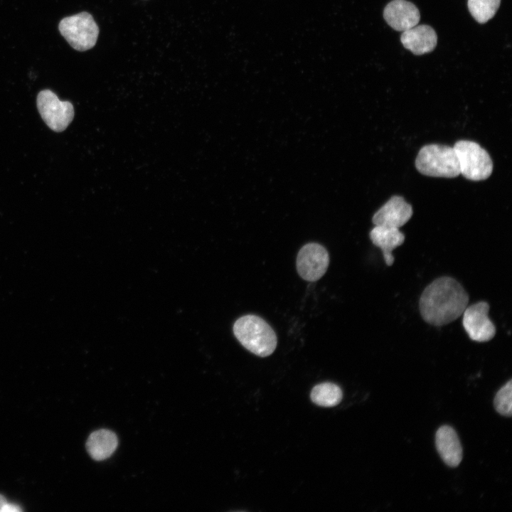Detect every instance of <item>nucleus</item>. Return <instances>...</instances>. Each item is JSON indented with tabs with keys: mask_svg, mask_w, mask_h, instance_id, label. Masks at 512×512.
Listing matches in <instances>:
<instances>
[{
	"mask_svg": "<svg viewBox=\"0 0 512 512\" xmlns=\"http://www.w3.org/2000/svg\"><path fill=\"white\" fill-rule=\"evenodd\" d=\"M413 213L410 204L399 196L391 197L372 218L375 225L399 228L403 226Z\"/></svg>",
	"mask_w": 512,
	"mask_h": 512,
	"instance_id": "obj_9",
	"label": "nucleus"
},
{
	"mask_svg": "<svg viewBox=\"0 0 512 512\" xmlns=\"http://www.w3.org/2000/svg\"><path fill=\"white\" fill-rule=\"evenodd\" d=\"M435 444L444 462L452 467L458 466L462 459V448L455 430L447 425L438 429Z\"/></svg>",
	"mask_w": 512,
	"mask_h": 512,
	"instance_id": "obj_12",
	"label": "nucleus"
},
{
	"mask_svg": "<svg viewBox=\"0 0 512 512\" xmlns=\"http://www.w3.org/2000/svg\"><path fill=\"white\" fill-rule=\"evenodd\" d=\"M496 411L504 416L512 414V381L510 380L496 393L494 398Z\"/></svg>",
	"mask_w": 512,
	"mask_h": 512,
	"instance_id": "obj_17",
	"label": "nucleus"
},
{
	"mask_svg": "<svg viewBox=\"0 0 512 512\" xmlns=\"http://www.w3.org/2000/svg\"><path fill=\"white\" fill-rule=\"evenodd\" d=\"M38 110L47 126L54 132L65 130L74 117V108L68 101H61L50 90L38 92L36 99Z\"/></svg>",
	"mask_w": 512,
	"mask_h": 512,
	"instance_id": "obj_6",
	"label": "nucleus"
},
{
	"mask_svg": "<svg viewBox=\"0 0 512 512\" xmlns=\"http://www.w3.org/2000/svg\"><path fill=\"white\" fill-rule=\"evenodd\" d=\"M6 503V498L2 495H0V511Z\"/></svg>",
	"mask_w": 512,
	"mask_h": 512,
	"instance_id": "obj_19",
	"label": "nucleus"
},
{
	"mask_svg": "<svg viewBox=\"0 0 512 512\" xmlns=\"http://www.w3.org/2000/svg\"><path fill=\"white\" fill-rule=\"evenodd\" d=\"M22 509L16 504L8 503L7 502L4 505L0 512H19Z\"/></svg>",
	"mask_w": 512,
	"mask_h": 512,
	"instance_id": "obj_18",
	"label": "nucleus"
},
{
	"mask_svg": "<svg viewBox=\"0 0 512 512\" xmlns=\"http://www.w3.org/2000/svg\"><path fill=\"white\" fill-rule=\"evenodd\" d=\"M118 444L116 434L111 430L101 429L91 433L86 448L90 457L97 461L110 457Z\"/></svg>",
	"mask_w": 512,
	"mask_h": 512,
	"instance_id": "obj_14",
	"label": "nucleus"
},
{
	"mask_svg": "<svg viewBox=\"0 0 512 512\" xmlns=\"http://www.w3.org/2000/svg\"><path fill=\"white\" fill-rule=\"evenodd\" d=\"M415 166L420 173L429 176L454 178L460 174L455 151L446 145L433 144L422 147Z\"/></svg>",
	"mask_w": 512,
	"mask_h": 512,
	"instance_id": "obj_3",
	"label": "nucleus"
},
{
	"mask_svg": "<svg viewBox=\"0 0 512 512\" xmlns=\"http://www.w3.org/2000/svg\"><path fill=\"white\" fill-rule=\"evenodd\" d=\"M342 390L338 385L333 383H322L315 385L311 390V401L321 407H334L342 400Z\"/></svg>",
	"mask_w": 512,
	"mask_h": 512,
	"instance_id": "obj_15",
	"label": "nucleus"
},
{
	"mask_svg": "<svg viewBox=\"0 0 512 512\" xmlns=\"http://www.w3.org/2000/svg\"><path fill=\"white\" fill-rule=\"evenodd\" d=\"M489 305L486 302L466 306L462 315V325L469 337L477 342H486L496 334L494 324L489 317Z\"/></svg>",
	"mask_w": 512,
	"mask_h": 512,
	"instance_id": "obj_8",
	"label": "nucleus"
},
{
	"mask_svg": "<svg viewBox=\"0 0 512 512\" xmlns=\"http://www.w3.org/2000/svg\"><path fill=\"white\" fill-rule=\"evenodd\" d=\"M370 238L374 245L381 249L385 264L394 263L392 252L405 241V235L399 228L375 225L370 232Z\"/></svg>",
	"mask_w": 512,
	"mask_h": 512,
	"instance_id": "obj_13",
	"label": "nucleus"
},
{
	"mask_svg": "<svg viewBox=\"0 0 512 512\" xmlns=\"http://www.w3.org/2000/svg\"><path fill=\"white\" fill-rule=\"evenodd\" d=\"M400 41L403 46L415 55H423L434 49L437 36L431 26L420 25L404 31Z\"/></svg>",
	"mask_w": 512,
	"mask_h": 512,
	"instance_id": "obj_11",
	"label": "nucleus"
},
{
	"mask_svg": "<svg viewBox=\"0 0 512 512\" xmlns=\"http://www.w3.org/2000/svg\"><path fill=\"white\" fill-rule=\"evenodd\" d=\"M457 154L460 174L466 178L481 181L488 178L493 171V162L488 152L476 142H457L453 146Z\"/></svg>",
	"mask_w": 512,
	"mask_h": 512,
	"instance_id": "obj_4",
	"label": "nucleus"
},
{
	"mask_svg": "<svg viewBox=\"0 0 512 512\" xmlns=\"http://www.w3.org/2000/svg\"><path fill=\"white\" fill-rule=\"evenodd\" d=\"M383 17L393 29L404 31L417 26L420 14L412 3L406 0H393L384 9Z\"/></svg>",
	"mask_w": 512,
	"mask_h": 512,
	"instance_id": "obj_10",
	"label": "nucleus"
},
{
	"mask_svg": "<svg viewBox=\"0 0 512 512\" xmlns=\"http://www.w3.org/2000/svg\"><path fill=\"white\" fill-rule=\"evenodd\" d=\"M469 294L455 279L437 278L423 290L419 302L422 319L429 324L442 326L461 316L469 303Z\"/></svg>",
	"mask_w": 512,
	"mask_h": 512,
	"instance_id": "obj_1",
	"label": "nucleus"
},
{
	"mask_svg": "<svg viewBox=\"0 0 512 512\" xmlns=\"http://www.w3.org/2000/svg\"><path fill=\"white\" fill-rule=\"evenodd\" d=\"M58 29L71 47L78 51L93 48L99 34L98 26L86 11L65 17L60 21Z\"/></svg>",
	"mask_w": 512,
	"mask_h": 512,
	"instance_id": "obj_5",
	"label": "nucleus"
},
{
	"mask_svg": "<svg viewBox=\"0 0 512 512\" xmlns=\"http://www.w3.org/2000/svg\"><path fill=\"white\" fill-rule=\"evenodd\" d=\"M329 255L320 244L311 242L304 245L297 257V270L299 276L308 282L319 279L326 272Z\"/></svg>",
	"mask_w": 512,
	"mask_h": 512,
	"instance_id": "obj_7",
	"label": "nucleus"
},
{
	"mask_svg": "<svg viewBox=\"0 0 512 512\" xmlns=\"http://www.w3.org/2000/svg\"><path fill=\"white\" fill-rule=\"evenodd\" d=\"M233 332L243 347L251 353L267 357L276 348L277 338L272 328L262 318L247 314L233 325Z\"/></svg>",
	"mask_w": 512,
	"mask_h": 512,
	"instance_id": "obj_2",
	"label": "nucleus"
},
{
	"mask_svg": "<svg viewBox=\"0 0 512 512\" xmlns=\"http://www.w3.org/2000/svg\"><path fill=\"white\" fill-rule=\"evenodd\" d=\"M501 0H468L469 11L474 18L484 23L496 14Z\"/></svg>",
	"mask_w": 512,
	"mask_h": 512,
	"instance_id": "obj_16",
	"label": "nucleus"
}]
</instances>
